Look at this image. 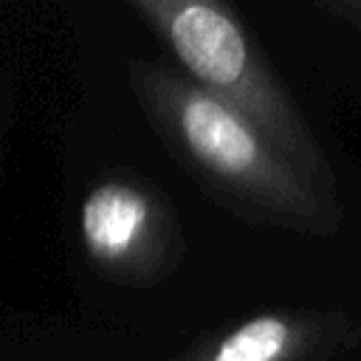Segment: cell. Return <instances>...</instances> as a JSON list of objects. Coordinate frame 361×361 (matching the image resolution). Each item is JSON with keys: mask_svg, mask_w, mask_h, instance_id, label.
<instances>
[{"mask_svg": "<svg viewBox=\"0 0 361 361\" xmlns=\"http://www.w3.org/2000/svg\"><path fill=\"white\" fill-rule=\"evenodd\" d=\"M124 73L161 144L217 206L245 223L307 237L341 226V203L316 192L268 138L175 65L130 59Z\"/></svg>", "mask_w": 361, "mask_h": 361, "instance_id": "6da1fadb", "label": "cell"}, {"mask_svg": "<svg viewBox=\"0 0 361 361\" xmlns=\"http://www.w3.org/2000/svg\"><path fill=\"white\" fill-rule=\"evenodd\" d=\"M166 45L172 65L243 116L327 200H338L333 164L243 17L220 0H127Z\"/></svg>", "mask_w": 361, "mask_h": 361, "instance_id": "7a4b0ae2", "label": "cell"}, {"mask_svg": "<svg viewBox=\"0 0 361 361\" xmlns=\"http://www.w3.org/2000/svg\"><path fill=\"white\" fill-rule=\"evenodd\" d=\"M79 243L90 265L121 285H155L183 254L169 200L135 175L99 178L79 203Z\"/></svg>", "mask_w": 361, "mask_h": 361, "instance_id": "3957f363", "label": "cell"}, {"mask_svg": "<svg viewBox=\"0 0 361 361\" xmlns=\"http://www.w3.org/2000/svg\"><path fill=\"white\" fill-rule=\"evenodd\" d=\"M358 341L361 327L344 310L274 307L251 313L169 361H327Z\"/></svg>", "mask_w": 361, "mask_h": 361, "instance_id": "277c9868", "label": "cell"}, {"mask_svg": "<svg viewBox=\"0 0 361 361\" xmlns=\"http://www.w3.org/2000/svg\"><path fill=\"white\" fill-rule=\"evenodd\" d=\"M316 11L336 20L338 25L361 31V0H322L316 3Z\"/></svg>", "mask_w": 361, "mask_h": 361, "instance_id": "5b68a950", "label": "cell"}]
</instances>
